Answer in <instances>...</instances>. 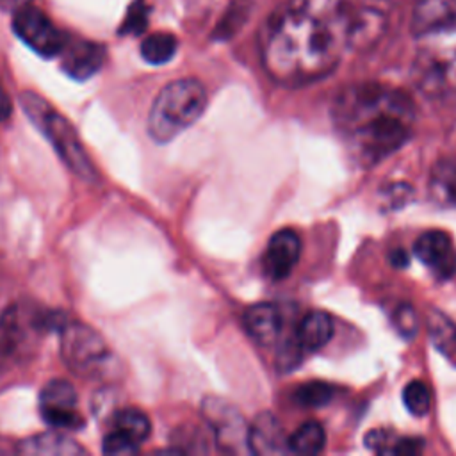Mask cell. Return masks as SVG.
I'll use <instances>...</instances> for the list:
<instances>
[{
	"label": "cell",
	"mask_w": 456,
	"mask_h": 456,
	"mask_svg": "<svg viewBox=\"0 0 456 456\" xmlns=\"http://www.w3.org/2000/svg\"><path fill=\"white\" fill-rule=\"evenodd\" d=\"M385 23L381 0H289L262 28V66L285 86L321 80L349 50L372 45Z\"/></svg>",
	"instance_id": "6da1fadb"
},
{
	"label": "cell",
	"mask_w": 456,
	"mask_h": 456,
	"mask_svg": "<svg viewBox=\"0 0 456 456\" xmlns=\"http://www.w3.org/2000/svg\"><path fill=\"white\" fill-rule=\"evenodd\" d=\"M413 103L399 89L356 84L333 102V121L353 157L376 164L399 150L411 134Z\"/></svg>",
	"instance_id": "7a4b0ae2"
},
{
	"label": "cell",
	"mask_w": 456,
	"mask_h": 456,
	"mask_svg": "<svg viewBox=\"0 0 456 456\" xmlns=\"http://www.w3.org/2000/svg\"><path fill=\"white\" fill-rule=\"evenodd\" d=\"M413 78L428 96L456 103V18L420 30Z\"/></svg>",
	"instance_id": "3957f363"
},
{
	"label": "cell",
	"mask_w": 456,
	"mask_h": 456,
	"mask_svg": "<svg viewBox=\"0 0 456 456\" xmlns=\"http://www.w3.org/2000/svg\"><path fill=\"white\" fill-rule=\"evenodd\" d=\"M20 103L27 118L46 137L64 166L80 180L96 183L98 171L68 118L55 110L43 96L32 91H23L20 94Z\"/></svg>",
	"instance_id": "277c9868"
},
{
	"label": "cell",
	"mask_w": 456,
	"mask_h": 456,
	"mask_svg": "<svg viewBox=\"0 0 456 456\" xmlns=\"http://www.w3.org/2000/svg\"><path fill=\"white\" fill-rule=\"evenodd\" d=\"M207 107L205 86L196 78L169 82L155 96L148 114V134L155 142H169L194 125Z\"/></svg>",
	"instance_id": "5b68a950"
},
{
	"label": "cell",
	"mask_w": 456,
	"mask_h": 456,
	"mask_svg": "<svg viewBox=\"0 0 456 456\" xmlns=\"http://www.w3.org/2000/svg\"><path fill=\"white\" fill-rule=\"evenodd\" d=\"M66 321L57 314L32 310L25 305H11L0 315V374L25 362L48 330H61Z\"/></svg>",
	"instance_id": "8992f818"
},
{
	"label": "cell",
	"mask_w": 456,
	"mask_h": 456,
	"mask_svg": "<svg viewBox=\"0 0 456 456\" xmlns=\"http://www.w3.org/2000/svg\"><path fill=\"white\" fill-rule=\"evenodd\" d=\"M59 331L61 356L73 374L87 379H105L114 376L118 370V358L94 328L80 321H66Z\"/></svg>",
	"instance_id": "52a82bcc"
},
{
	"label": "cell",
	"mask_w": 456,
	"mask_h": 456,
	"mask_svg": "<svg viewBox=\"0 0 456 456\" xmlns=\"http://www.w3.org/2000/svg\"><path fill=\"white\" fill-rule=\"evenodd\" d=\"M41 419L61 431H78L86 419L78 411V394L68 379H50L39 392Z\"/></svg>",
	"instance_id": "ba28073f"
},
{
	"label": "cell",
	"mask_w": 456,
	"mask_h": 456,
	"mask_svg": "<svg viewBox=\"0 0 456 456\" xmlns=\"http://www.w3.org/2000/svg\"><path fill=\"white\" fill-rule=\"evenodd\" d=\"M14 34L41 57H55L62 52L68 37L39 9L27 5L12 14Z\"/></svg>",
	"instance_id": "9c48e42d"
},
{
	"label": "cell",
	"mask_w": 456,
	"mask_h": 456,
	"mask_svg": "<svg viewBox=\"0 0 456 456\" xmlns=\"http://www.w3.org/2000/svg\"><path fill=\"white\" fill-rule=\"evenodd\" d=\"M203 415L214 429L217 445L226 452H249L248 428L240 413L217 397L203 403Z\"/></svg>",
	"instance_id": "30bf717a"
},
{
	"label": "cell",
	"mask_w": 456,
	"mask_h": 456,
	"mask_svg": "<svg viewBox=\"0 0 456 456\" xmlns=\"http://www.w3.org/2000/svg\"><path fill=\"white\" fill-rule=\"evenodd\" d=\"M301 255V239L290 230L283 228L273 233L264 251V269L273 280L287 278L296 267Z\"/></svg>",
	"instance_id": "8fae6325"
},
{
	"label": "cell",
	"mask_w": 456,
	"mask_h": 456,
	"mask_svg": "<svg viewBox=\"0 0 456 456\" xmlns=\"http://www.w3.org/2000/svg\"><path fill=\"white\" fill-rule=\"evenodd\" d=\"M61 55L62 71L75 80H87L96 75L105 62V48L93 41H66Z\"/></svg>",
	"instance_id": "7c38bea8"
},
{
	"label": "cell",
	"mask_w": 456,
	"mask_h": 456,
	"mask_svg": "<svg viewBox=\"0 0 456 456\" xmlns=\"http://www.w3.org/2000/svg\"><path fill=\"white\" fill-rule=\"evenodd\" d=\"M415 256L440 276H449L456 267V253L451 237L442 230L424 232L413 246Z\"/></svg>",
	"instance_id": "4fadbf2b"
},
{
	"label": "cell",
	"mask_w": 456,
	"mask_h": 456,
	"mask_svg": "<svg viewBox=\"0 0 456 456\" xmlns=\"http://www.w3.org/2000/svg\"><path fill=\"white\" fill-rule=\"evenodd\" d=\"M18 452L27 456H80L86 454V449L73 440L66 431L52 429L30 435L23 438L18 447Z\"/></svg>",
	"instance_id": "5bb4252c"
},
{
	"label": "cell",
	"mask_w": 456,
	"mask_h": 456,
	"mask_svg": "<svg viewBox=\"0 0 456 456\" xmlns=\"http://www.w3.org/2000/svg\"><path fill=\"white\" fill-rule=\"evenodd\" d=\"M248 445L253 454L290 452L278 419L269 411H262L248 428Z\"/></svg>",
	"instance_id": "9a60e30c"
},
{
	"label": "cell",
	"mask_w": 456,
	"mask_h": 456,
	"mask_svg": "<svg viewBox=\"0 0 456 456\" xmlns=\"http://www.w3.org/2000/svg\"><path fill=\"white\" fill-rule=\"evenodd\" d=\"M281 314L273 303H256L244 312V326L258 346H273L281 331Z\"/></svg>",
	"instance_id": "2e32d148"
},
{
	"label": "cell",
	"mask_w": 456,
	"mask_h": 456,
	"mask_svg": "<svg viewBox=\"0 0 456 456\" xmlns=\"http://www.w3.org/2000/svg\"><path fill=\"white\" fill-rule=\"evenodd\" d=\"M333 337V321L326 312L314 310L306 314L297 330H296V342L303 351H319L324 347Z\"/></svg>",
	"instance_id": "e0dca14e"
},
{
	"label": "cell",
	"mask_w": 456,
	"mask_h": 456,
	"mask_svg": "<svg viewBox=\"0 0 456 456\" xmlns=\"http://www.w3.org/2000/svg\"><path fill=\"white\" fill-rule=\"evenodd\" d=\"M110 429L118 431L119 435H123L125 438H128L130 442H134L135 445L141 447V444L151 433V422L142 410L128 406V408H121L114 413Z\"/></svg>",
	"instance_id": "ac0fdd59"
},
{
	"label": "cell",
	"mask_w": 456,
	"mask_h": 456,
	"mask_svg": "<svg viewBox=\"0 0 456 456\" xmlns=\"http://www.w3.org/2000/svg\"><path fill=\"white\" fill-rule=\"evenodd\" d=\"M287 444L290 452L317 454L324 449V444H326L324 428L315 420L305 422L287 438Z\"/></svg>",
	"instance_id": "d6986e66"
},
{
	"label": "cell",
	"mask_w": 456,
	"mask_h": 456,
	"mask_svg": "<svg viewBox=\"0 0 456 456\" xmlns=\"http://www.w3.org/2000/svg\"><path fill=\"white\" fill-rule=\"evenodd\" d=\"M176 48H178V41L173 34L155 32L142 39L141 55L146 62L159 66L171 61L173 55L176 53Z\"/></svg>",
	"instance_id": "ffe728a7"
},
{
	"label": "cell",
	"mask_w": 456,
	"mask_h": 456,
	"mask_svg": "<svg viewBox=\"0 0 456 456\" xmlns=\"http://www.w3.org/2000/svg\"><path fill=\"white\" fill-rule=\"evenodd\" d=\"M428 326L433 346L438 351L451 354L456 349V324L447 315L435 310L428 317Z\"/></svg>",
	"instance_id": "44dd1931"
},
{
	"label": "cell",
	"mask_w": 456,
	"mask_h": 456,
	"mask_svg": "<svg viewBox=\"0 0 456 456\" xmlns=\"http://www.w3.org/2000/svg\"><path fill=\"white\" fill-rule=\"evenodd\" d=\"M403 403L411 415L415 417L426 415L431 408V392L428 385L420 379H411L403 388Z\"/></svg>",
	"instance_id": "7402d4cb"
},
{
	"label": "cell",
	"mask_w": 456,
	"mask_h": 456,
	"mask_svg": "<svg viewBox=\"0 0 456 456\" xmlns=\"http://www.w3.org/2000/svg\"><path fill=\"white\" fill-rule=\"evenodd\" d=\"M333 387L324 381H308L296 388L294 401L301 406H324L333 399Z\"/></svg>",
	"instance_id": "603a6c76"
},
{
	"label": "cell",
	"mask_w": 456,
	"mask_h": 456,
	"mask_svg": "<svg viewBox=\"0 0 456 456\" xmlns=\"http://www.w3.org/2000/svg\"><path fill=\"white\" fill-rule=\"evenodd\" d=\"M456 18V0H428L417 16V25L422 28L438 21Z\"/></svg>",
	"instance_id": "cb8c5ba5"
},
{
	"label": "cell",
	"mask_w": 456,
	"mask_h": 456,
	"mask_svg": "<svg viewBox=\"0 0 456 456\" xmlns=\"http://www.w3.org/2000/svg\"><path fill=\"white\" fill-rule=\"evenodd\" d=\"M148 12H150V7L146 5L144 0H134L128 5L126 14L119 25V34L121 36H141L148 27Z\"/></svg>",
	"instance_id": "d4e9b609"
},
{
	"label": "cell",
	"mask_w": 456,
	"mask_h": 456,
	"mask_svg": "<svg viewBox=\"0 0 456 456\" xmlns=\"http://www.w3.org/2000/svg\"><path fill=\"white\" fill-rule=\"evenodd\" d=\"M399 435L390 429H374L365 435V445L379 454H395Z\"/></svg>",
	"instance_id": "484cf974"
},
{
	"label": "cell",
	"mask_w": 456,
	"mask_h": 456,
	"mask_svg": "<svg viewBox=\"0 0 456 456\" xmlns=\"http://www.w3.org/2000/svg\"><path fill=\"white\" fill-rule=\"evenodd\" d=\"M435 183L444 191L445 196L456 200V160H445L436 166Z\"/></svg>",
	"instance_id": "4316f807"
},
{
	"label": "cell",
	"mask_w": 456,
	"mask_h": 456,
	"mask_svg": "<svg viewBox=\"0 0 456 456\" xmlns=\"http://www.w3.org/2000/svg\"><path fill=\"white\" fill-rule=\"evenodd\" d=\"M102 451L105 454H134L139 451V445H135L134 442H130L128 438H125L123 435H119L118 431L110 429L109 433H105L103 442H102Z\"/></svg>",
	"instance_id": "83f0119b"
},
{
	"label": "cell",
	"mask_w": 456,
	"mask_h": 456,
	"mask_svg": "<svg viewBox=\"0 0 456 456\" xmlns=\"http://www.w3.org/2000/svg\"><path fill=\"white\" fill-rule=\"evenodd\" d=\"M394 324H395V330L404 338H411L417 331V314H415V310L410 305H401L394 312Z\"/></svg>",
	"instance_id": "f1b7e54d"
},
{
	"label": "cell",
	"mask_w": 456,
	"mask_h": 456,
	"mask_svg": "<svg viewBox=\"0 0 456 456\" xmlns=\"http://www.w3.org/2000/svg\"><path fill=\"white\" fill-rule=\"evenodd\" d=\"M12 114V102H11V96L2 82V77H0V123L2 121H7Z\"/></svg>",
	"instance_id": "f546056e"
},
{
	"label": "cell",
	"mask_w": 456,
	"mask_h": 456,
	"mask_svg": "<svg viewBox=\"0 0 456 456\" xmlns=\"http://www.w3.org/2000/svg\"><path fill=\"white\" fill-rule=\"evenodd\" d=\"M27 5H30V0H0V7L7 12H12V14L21 11Z\"/></svg>",
	"instance_id": "4dcf8cb0"
},
{
	"label": "cell",
	"mask_w": 456,
	"mask_h": 456,
	"mask_svg": "<svg viewBox=\"0 0 456 456\" xmlns=\"http://www.w3.org/2000/svg\"><path fill=\"white\" fill-rule=\"evenodd\" d=\"M390 262L395 267H406L408 265V253L404 249H395L390 253Z\"/></svg>",
	"instance_id": "1f68e13d"
}]
</instances>
